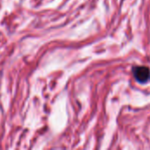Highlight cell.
<instances>
[{"mask_svg":"<svg viewBox=\"0 0 150 150\" xmlns=\"http://www.w3.org/2000/svg\"><path fill=\"white\" fill-rule=\"evenodd\" d=\"M133 72L135 79L139 83H144L150 78V70L148 67H134Z\"/></svg>","mask_w":150,"mask_h":150,"instance_id":"6da1fadb","label":"cell"}]
</instances>
